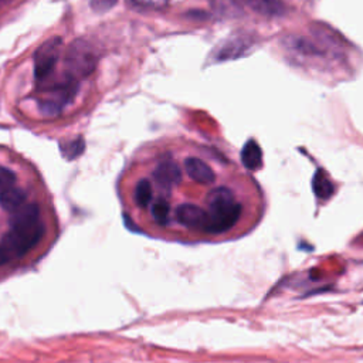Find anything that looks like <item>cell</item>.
Listing matches in <instances>:
<instances>
[{"label": "cell", "instance_id": "14", "mask_svg": "<svg viewBox=\"0 0 363 363\" xmlns=\"http://www.w3.org/2000/svg\"><path fill=\"white\" fill-rule=\"evenodd\" d=\"M10 252H9V250L3 245V244H0V265H3V264H6L9 259H10Z\"/></svg>", "mask_w": 363, "mask_h": 363}, {"label": "cell", "instance_id": "11", "mask_svg": "<svg viewBox=\"0 0 363 363\" xmlns=\"http://www.w3.org/2000/svg\"><path fill=\"white\" fill-rule=\"evenodd\" d=\"M84 149H85V142H84V139H82L81 136H78V138H75V139H72V140H69V142L61 145V152H62V155H64L67 159H69V160L78 157V156L84 152Z\"/></svg>", "mask_w": 363, "mask_h": 363}, {"label": "cell", "instance_id": "7", "mask_svg": "<svg viewBox=\"0 0 363 363\" xmlns=\"http://www.w3.org/2000/svg\"><path fill=\"white\" fill-rule=\"evenodd\" d=\"M241 160H242L244 166L251 169V170L261 167L262 153H261V149H259V146L255 140H248L244 145L242 152H241Z\"/></svg>", "mask_w": 363, "mask_h": 363}, {"label": "cell", "instance_id": "3", "mask_svg": "<svg viewBox=\"0 0 363 363\" xmlns=\"http://www.w3.org/2000/svg\"><path fill=\"white\" fill-rule=\"evenodd\" d=\"M62 40L57 35L44 41L34 52V74L37 79L47 78L55 68L60 58Z\"/></svg>", "mask_w": 363, "mask_h": 363}, {"label": "cell", "instance_id": "2", "mask_svg": "<svg viewBox=\"0 0 363 363\" xmlns=\"http://www.w3.org/2000/svg\"><path fill=\"white\" fill-rule=\"evenodd\" d=\"M96 61L98 58L92 45L82 38L74 40L67 48L65 67L69 77L75 79L89 77L95 71Z\"/></svg>", "mask_w": 363, "mask_h": 363}, {"label": "cell", "instance_id": "10", "mask_svg": "<svg viewBox=\"0 0 363 363\" xmlns=\"http://www.w3.org/2000/svg\"><path fill=\"white\" fill-rule=\"evenodd\" d=\"M208 3L216 13L224 17H235L241 11L237 0H208Z\"/></svg>", "mask_w": 363, "mask_h": 363}, {"label": "cell", "instance_id": "1", "mask_svg": "<svg viewBox=\"0 0 363 363\" xmlns=\"http://www.w3.org/2000/svg\"><path fill=\"white\" fill-rule=\"evenodd\" d=\"M44 235V225L40 218V210L35 204H23L13 211L10 230L3 238V245L10 255L21 257L28 252Z\"/></svg>", "mask_w": 363, "mask_h": 363}, {"label": "cell", "instance_id": "12", "mask_svg": "<svg viewBox=\"0 0 363 363\" xmlns=\"http://www.w3.org/2000/svg\"><path fill=\"white\" fill-rule=\"evenodd\" d=\"M14 186H17L16 174L10 169L0 166V194Z\"/></svg>", "mask_w": 363, "mask_h": 363}, {"label": "cell", "instance_id": "4", "mask_svg": "<svg viewBox=\"0 0 363 363\" xmlns=\"http://www.w3.org/2000/svg\"><path fill=\"white\" fill-rule=\"evenodd\" d=\"M251 45H252V41L247 35L230 37L216 48L213 57L216 61L234 60L244 55Z\"/></svg>", "mask_w": 363, "mask_h": 363}, {"label": "cell", "instance_id": "13", "mask_svg": "<svg viewBox=\"0 0 363 363\" xmlns=\"http://www.w3.org/2000/svg\"><path fill=\"white\" fill-rule=\"evenodd\" d=\"M118 0H91V7L98 13H105L111 10Z\"/></svg>", "mask_w": 363, "mask_h": 363}, {"label": "cell", "instance_id": "6", "mask_svg": "<svg viewBox=\"0 0 363 363\" xmlns=\"http://www.w3.org/2000/svg\"><path fill=\"white\" fill-rule=\"evenodd\" d=\"M244 1L250 9H252L254 11L262 16L277 17L285 13V4L282 3V0H244Z\"/></svg>", "mask_w": 363, "mask_h": 363}, {"label": "cell", "instance_id": "5", "mask_svg": "<svg viewBox=\"0 0 363 363\" xmlns=\"http://www.w3.org/2000/svg\"><path fill=\"white\" fill-rule=\"evenodd\" d=\"M285 44L291 50H295L296 52L302 55H323L325 48L319 47V44L312 43L309 38L302 35H288L285 37Z\"/></svg>", "mask_w": 363, "mask_h": 363}, {"label": "cell", "instance_id": "8", "mask_svg": "<svg viewBox=\"0 0 363 363\" xmlns=\"http://www.w3.org/2000/svg\"><path fill=\"white\" fill-rule=\"evenodd\" d=\"M24 200H26V193L18 186H14L0 194V206L4 210L11 213L16 211L18 207H21L24 204Z\"/></svg>", "mask_w": 363, "mask_h": 363}, {"label": "cell", "instance_id": "9", "mask_svg": "<svg viewBox=\"0 0 363 363\" xmlns=\"http://www.w3.org/2000/svg\"><path fill=\"white\" fill-rule=\"evenodd\" d=\"M152 199H153L152 182L147 179H140L135 184V190H133V200H135L136 206L140 208H146L150 204Z\"/></svg>", "mask_w": 363, "mask_h": 363}]
</instances>
